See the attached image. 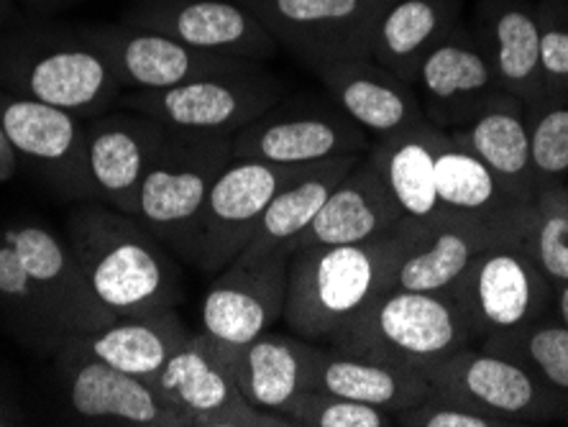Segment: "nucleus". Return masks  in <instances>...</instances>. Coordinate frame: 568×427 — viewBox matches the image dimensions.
Instances as JSON below:
<instances>
[{"instance_id": "f257e3e1", "label": "nucleus", "mask_w": 568, "mask_h": 427, "mask_svg": "<svg viewBox=\"0 0 568 427\" xmlns=\"http://www.w3.org/2000/svg\"><path fill=\"white\" fill-rule=\"evenodd\" d=\"M72 254L74 333L95 331L119 317L178 307L185 295L180 264L136 217L88 200L67 221Z\"/></svg>"}, {"instance_id": "f03ea898", "label": "nucleus", "mask_w": 568, "mask_h": 427, "mask_svg": "<svg viewBox=\"0 0 568 427\" xmlns=\"http://www.w3.org/2000/svg\"><path fill=\"white\" fill-rule=\"evenodd\" d=\"M415 223L403 221L387 236L346 246H313L290 254L284 317L295 336L323 343L374 299L395 287L399 258Z\"/></svg>"}, {"instance_id": "7ed1b4c3", "label": "nucleus", "mask_w": 568, "mask_h": 427, "mask_svg": "<svg viewBox=\"0 0 568 427\" xmlns=\"http://www.w3.org/2000/svg\"><path fill=\"white\" fill-rule=\"evenodd\" d=\"M0 88L85 121L115 108L123 90L80 31H21L0 39Z\"/></svg>"}, {"instance_id": "20e7f679", "label": "nucleus", "mask_w": 568, "mask_h": 427, "mask_svg": "<svg viewBox=\"0 0 568 427\" xmlns=\"http://www.w3.org/2000/svg\"><path fill=\"white\" fill-rule=\"evenodd\" d=\"M348 354L425 372L456 350L476 346L469 323L448 292L392 287L325 340Z\"/></svg>"}, {"instance_id": "39448f33", "label": "nucleus", "mask_w": 568, "mask_h": 427, "mask_svg": "<svg viewBox=\"0 0 568 427\" xmlns=\"http://www.w3.org/2000/svg\"><path fill=\"white\" fill-rule=\"evenodd\" d=\"M229 162L231 136L166 129L149 164L136 221L182 262H195L200 213Z\"/></svg>"}, {"instance_id": "423d86ee", "label": "nucleus", "mask_w": 568, "mask_h": 427, "mask_svg": "<svg viewBox=\"0 0 568 427\" xmlns=\"http://www.w3.org/2000/svg\"><path fill=\"white\" fill-rule=\"evenodd\" d=\"M284 82L264 64L182 82L164 90H131L119 95V108L144 113L170 131L233 136L266 111L280 105Z\"/></svg>"}, {"instance_id": "0eeeda50", "label": "nucleus", "mask_w": 568, "mask_h": 427, "mask_svg": "<svg viewBox=\"0 0 568 427\" xmlns=\"http://www.w3.org/2000/svg\"><path fill=\"white\" fill-rule=\"evenodd\" d=\"M307 70L372 57L374 33L395 0H239Z\"/></svg>"}, {"instance_id": "6e6552de", "label": "nucleus", "mask_w": 568, "mask_h": 427, "mask_svg": "<svg viewBox=\"0 0 568 427\" xmlns=\"http://www.w3.org/2000/svg\"><path fill=\"white\" fill-rule=\"evenodd\" d=\"M525 205L497 213L440 211L428 223H415L410 246L399 258L395 287L448 292L484 251L523 241Z\"/></svg>"}, {"instance_id": "1a4fd4ad", "label": "nucleus", "mask_w": 568, "mask_h": 427, "mask_svg": "<svg viewBox=\"0 0 568 427\" xmlns=\"http://www.w3.org/2000/svg\"><path fill=\"white\" fill-rule=\"evenodd\" d=\"M546 276L523 241L495 246L476 258L448 295L469 323L476 346L540 321L550 303Z\"/></svg>"}, {"instance_id": "9d476101", "label": "nucleus", "mask_w": 568, "mask_h": 427, "mask_svg": "<svg viewBox=\"0 0 568 427\" xmlns=\"http://www.w3.org/2000/svg\"><path fill=\"white\" fill-rule=\"evenodd\" d=\"M438 395L487 415L499 427L542 423L558 415V399L513 358L466 346L423 372Z\"/></svg>"}, {"instance_id": "9b49d317", "label": "nucleus", "mask_w": 568, "mask_h": 427, "mask_svg": "<svg viewBox=\"0 0 568 427\" xmlns=\"http://www.w3.org/2000/svg\"><path fill=\"white\" fill-rule=\"evenodd\" d=\"M307 166H280L252 159H231L213 182L197 223L195 264L200 272L219 274L252 241L258 217L272 197Z\"/></svg>"}, {"instance_id": "f8f14e48", "label": "nucleus", "mask_w": 568, "mask_h": 427, "mask_svg": "<svg viewBox=\"0 0 568 427\" xmlns=\"http://www.w3.org/2000/svg\"><path fill=\"white\" fill-rule=\"evenodd\" d=\"M0 129L21 164L54 195L90 200L85 172V119L64 108L0 88Z\"/></svg>"}, {"instance_id": "ddd939ff", "label": "nucleus", "mask_w": 568, "mask_h": 427, "mask_svg": "<svg viewBox=\"0 0 568 427\" xmlns=\"http://www.w3.org/2000/svg\"><path fill=\"white\" fill-rule=\"evenodd\" d=\"M152 384L185 427H292L241 395L203 333H190Z\"/></svg>"}, {"instance_id": "4468645a", "label": "nucleus", "mask_w": 568, "mask_h": 427, "mask_svg": "<svg viewBox=\"0 0 568 427\" xmlns=\"http://www.w3.org/2000/svg\"><path fill=\"white\" fill-rule=\"evenodd\" d=\"M123 23L164 33L200 52L262 62L280 52V41L239 0H136Z\"/></svg>"}, {"instance_id": "2eb2a0df", "label": "nucleus", "mask_w": 568, "mask_h": 427, "mask_svg": "<svg viewBox=\"0 0 568 427\" xmlns=\"http://www.w3.org/2000/svg\"><path fill=\"white\" fill-rule=\"evenodd\" d=\"M369 136L336 105L266 111L231 136V159L280 166H313L328 159L369 152Z\"/></svg>"}, {"instance_id": "dca6fc26", "label": "nucleus", "mask_w": 568, "mask_h": 427, "mask_svg": "<svg viewBox=\"0 0 568 427\" xmlns=\"http://www.w3.org/2000/svg\"><path fill=\"white\" fill-rule=\"evenodd\" d=\"M90 44L105 57L121 82L131 90H164L182 82L211 78V74L252 70L262 62L241 57L200 52L164 33L146 31L131 23H108V27L80 29Z\"/></svg>"}, {"instance_id": "f3484780", "label": "nucleus", "mask_w": 568, "mask_h": 427, "mask_svg": "<svg viewBox=\"0 0 568 427\" xmlns=\"http://www.w3.org/2000/svg\"><path fill=\"white\" fill-rule=\"evenodd\" d=\"M166 129L129 108L93 115L85 121V172L90 200L136 217L141 182L162 146Z\"/></svg>"}, {"instance_id": "a211bd4d", "label": "nucleus", "mask_w": 568, "mask_h": 427, "mask_svg": "<svg viewBox=\"0 0 568 427\" xmlns=\"http://www.w3.org/2000/svg\"><path fill=\"white\" fill-rule=\"evenodd\" d=\"M67 407L100 425L185 427L152 382L103 364L67 338L54 354Z\"/></svg>"}, {"instance_id": "6ab92c4d", "label": "nucleus", "mask_w": 568, "mask_h": 427, "mask_svg": "<svg viewBox=\"0 0 568 427\" xmlns=\"http://www.w3.org/2000/svg\"><path fill=\"white\" fill-rule=\"evenodd\" d=\"M290 251L277 248L256 262H233L219 272L200 307V333L219 346L254 340L284 317Z\"/></svg>"}, {"instance_id": "aec40b11", "label": "nucleus", "mask_w": 568, "mask_h": 427, "mask_svg": "<svg viewBox=\"0 0 568 427\" xmlns=\"http://www.w3.org/2000/svg\"><path fill=\"white\" fill-rule=\"evenodd\" d=\"M413 88L420 98L425 119L443 131L474 119L484 105L505 92L487 49L462 23H456L423 57Z\"/></svg>"}, {"instance_id": "412c9836", "label": "nucleus", "mask_w": 568, "mask_h": 427, "mask_svg": "<svg viewBox=\"0 0 568 427\" xmlns=\"http://www.w3.org/2000/svg\"><path fill=\"white\" fill-rule=\"evenodd\" d=\"M405 221L395 195L384 182L379 166L366 152L341 177L325 200L313 223L292 238L284 251L295 254L313 246H346L366 244L399 228Z\"/></svg>"}, {"instance_id": "4be33fe9", "label": "nucleus", "mask_w": 568, "mask_h": 427, "mask_svg": "<svg viewBox=\"0 0 568 427\" xmlns=\"http://www.w3.org/2000/svg\"><path fill=\"white\" fill-rule=\"evenodd\" d=\"M311 72L366 136L379 141L425 121L420 98L410 82L392 74L372 57L328 62Z\"/></svg>"}, {"instance_id": "5701e85b", "label": "nucleus", "mask_w": 568, "mask_h": 427, "mask_svg": "<svg viewBox=\"0 0 568 427\" xmlns=\"http://www.w3.org/2000/svg\"><path fill=\"white\" fill-rule=\"evenodd\" d=\"M207 340V338H205ZM211 343L213 354L231 374L241 395L264 413L280 415L284 405H290L300 392L311 389V374L317 343L305 340L292 333L266 331L254 340L241 346H219Z\"/></svg>"}, {"instance_id": "b1692460", "label": "nucleus", "mask_w": 568, "mask_h": 427, "mask_svg": "<svg viewBox=\"0 0 568 427\" xmlns=\"http://www.w3.org/2000/svg\"><path fill=\"white\" fill-rule=\"evenodd\" d=\"M454 144L464 146L497 174L517 203H530L538 192L530 162L528 108L509 92H503L479 113L448 131Z\"/></svg>"}, {"instance_id": "393cba45", "label": "nucleus", "mask_w": 568, "mask_h": 427, "mask_svg": "<svg viewBox=\"0 0 568 427\" xmlns=\"http://www.w3.org/2000/svg\"><path fill=\"white\" fill-rule=\"evenodd\" d=\"M487 49L499 88L525 108L546 98L540 72V19L520 0H487L479 11V29L474 31Z\"/></svg>"}, {"instance_id": "a878e982", "label": "nucleus", "mask_w": 568, "mask_h": 427, "mask_svg": "<svg viewBox=\"0 0 568 427\" xmlns=\"http://www.w3.org/2000/svg\"><path fill=\"white\" fill-rule=\"evenodd\" d=\"M311 389L364 401L397 415L428 397L433 387L417 368L348 354L333 346H317Z\"/></svg>"}, {"instance_id": "bb28decb", "label": "nucleus", "mask_w": 568, "mask_h": 427, "mask_svg": "<svg viewBox=\"0 0 568 427\" xmlns=\"http://www.w3.org/2000/svg\"><path fill=\"white\" fill-rule=\"evenodd\" d=\"M190 333L178 309L164 307L119 317L95 331L72 333L70 340L98 362L152 382Z\"/></svg>"}, {"instance_id": "cd10ccee", "label": "nucleus", "mask_w": 568, "mask_h": 427, "mask_svg": "<svg viewBox=\"0 0 568 427\" xmlns=\"http://www.w3.org/2000/svg\"><path fill=\"white\" fill-rule=\"evenodd\" d=\"M446 141L448 131L425 119L369 146V156L379 166L405 221L428 223L443 211L436 192V156Z\"/></svg>"}, {"instance_id": "c85d7f7f", "label": "nucleus", "mask_w": 568, "mask_h": 427, "mask_svg": "<svg viewBox=\"0 0 568 427\" xmlns=\"http://www.w3.org/2000/svg\"><path fill=\"white\" fill-rule=\"evenodd\" d=\"M364 154H346L338 159H328V162L307 166L295 180L284 184L277 195L272 197V203L266 205L264 215L258 217L252 241L241 251L236 262H256V258L284 248L292 238H297L313 223V217L321 211L325 200H328L341 177Z\"/></svg>"}, {"instance_id": "c756f323", "label": "nucleus", "mask_w": 568, "mask_h": 427, "mask_svg": "<svg viewBox=\"0 0 568 427\" xmlns=\"http://www.w3.org/2000/svg\"><path fill=\"white\" fill-rule=\"evenodd\" d=\"M462 0H395L374 33L372 60L415 82L423 57L458 23Z\"/></svg>"}, {"instance_id": "7c9ffc66", "label": "nucleus", "mask_w": 568, "mask_h": 427, "mask_svg": "<svg viewBox=\"0 0 568 427\" xmlns=\"http://www.w3.org/2000/svg\"><path fill=\"white\" fill-rule=\"evenodd\" d=\"M3 236L11 241L19 254L47 315L64 333V338H70L74 333L78 282H74V264L67 241L49 231L47 225L27 221L3 225Z\"/></svg>"}, {"instance_id": "2f4dec72", "label": "nucleus", "mask_w": 568, "mask_h": 427, "mask_svg": "<svg viewBox=\"0 0 568 427\" xmlns=\"http://www.w3.org/2000/svg\"><path fill=\"white\" fill-rule=\"evenodd\" d=\"M0 325L41 356H54L67 340L39 303L29 274L3 231H0Z\"/></svg>"}, {"instance_id": "473e14b6", "label": "nucleus", "mask_w": 568, "mask_h": 427, "mask_svg": "<svg viewBox=\"0 0 568 427\" xmlns=\"http://www.w3.org/2000/svg\"><path fill=\"white\" fill-rule=\"evenodd\" d=\"M436 192L443 211L456 213H497L525 205L509 195L479 156L454 144L450 136L436 156Z\"/></svg>"}, {"instance_id": "72a5a7b5", "label": "nucleus", "mask_w": 568, "mask_h": 427, "mask_svg": "<svg viewBox=\"0 0 568 427\" xmlns=\"http://www.w3.org/2000/svg\"><path fill=\"white\" fill-rule=\"evenodd\" d=\"M479 348L513 358L558 399L568 397V325L540 317L520 331L479 343Z\"/></svg>"}, {"instance_id": "f704fd0d", "label": "nucleus", "mask_w": 568, "mask_h": 427, "mask_svg": "<svg viewBox=\"0 0 568 427\" xmlns=\"http://www.w3.org/2000/svg\"><path fill=\"white\" fill-rule=\"evenodd\" d=\"M523 246L550 287L568 282V190L542 184L525 205Z\"/></svg>"}, {"instance_id": "c9c22d12", "label": "nucleus", "mask_w": 568, "mask_h": 427, "mask_svg": "<svg viewBox=\"0 0 568 427\" xmlns=\"http://www.w3.org/2000/svg\"><path fill=\"white\" fill-rule=\"evenodd\" d=\"M292 427H392L395 415L364 401L305 389L280 409Z\"/></svg>"}, {"instance_id": "e433bc0d", "label": "nucleus", "mask_w": 568, "mask_h": 427, "mask_svg": "<svg viewBox=\"0 0 568 427\" xmlns=\"http://www.w3.org/2000/svg\"><path fill=\"white\" fill-rule=\"evenodd\" d=\"M530 162L538 187L568 172V105H550L546 98L528 108Z\"/></svg>"}, {"instance_id": "4c0bfd02", "label": "nucleus", "mask_w": 568, "mask_h": 427, "mask_svg": "<svg viewBox=\"0 0 568 427\" xmlns=\"http://www.w3.org/2000/svg\"><path fill=\"white\" fill-rule=\"evenodd\" d=\"M395 420L403 427H499L491 417L474 413V409L438 395L436 389H430V395L410 409L397 413Z\"/></svg>"}, {"instance_id": "58836bf2", "label": "nucleus", "mask_w": 568, "mask_h": 427, "mask_svg": "<svg viewBox=\"0 0 568 427\" xmlns=\"http://www.w3.org/2000/svg\"><path fill=\"white\" fill-rule=\"evenodd\" d=\"M540 72L546 95L554 85L568 82V29L540 23Z\"/></svg>"}, {"instance_id": "ea45409f", "label": "nucleus", "mask_w": 568, "mask_h": 427, "mask_svg": "<svg viewBox=\"0 0 568 427\" xmlns=\"http://www.w3.org/2000/svg\"><path fill=\"white\" fill-rule=\"evenodd\" d=\"M19 166H21V159L16 154L11 141H8L6 131L0 129V182H8L11 177H16Z\"/></svg>"}, {"instance_id": "a19ab883", "label": "nucleus", "mask_w": 568, "mask_h": 427, "mask_svg": "<svg viewBox=\"0 0 568 427\" xmlns=\"http://www.w3.org/2000/svg\"><path fill=\"white\" fill-rule=\"evenodd\" d=\"M556 305H558V315H561V323L568 325V282L558 284L556 287Z\"/></svg>"}, {"instance_id": "79ce46f5", "label": "nucleus", "mask_w": 568, "mask_h": 427, "mask_svg": "<svg viewBox=\"0 0 568 427\" xmlns=\"http://www.w3.org/2000/svg\"><path fill=\"white\" fill-rule=\"evenodd\" d=\"M11 425H19V415H16L6 401H0V427H11Z\"/></svg>"}, {"instance_id": "37998d69", "label": "nucleus", "mask_w": 568, "mask_h": 427, "mask_svg": "<svg viewBox=\"0 0 568 427\" xmlns=\"http://www.w3.org/2000/svg\"><path fill=\"white\" fill-rule=\"evenodd\" d=\"M8 3V0H0V6H6Z\"/></svg>"}]
</instances>
